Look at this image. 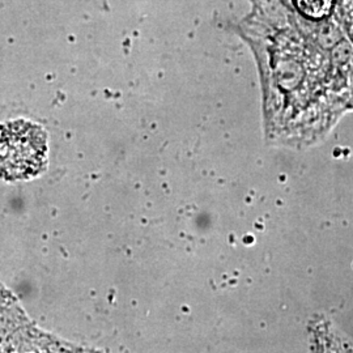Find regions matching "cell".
Listing matches in <instances>:
<instances>
[{
	"label": "cell",
	"mask_w": 353,
	"mask_h": 353,
	"mask_svg": "<svg viewBox=\"0 0 353 353\" xmlns=\"http://www.w3.org/2000/svg\"><path fill=\"white\" fill-rule=\"evenodd\" d=\"M48 159V135L33 122L0 125V179L26 181L39 174Z\"/></svg>",
	"instance_id": "6da1fadb"
},
{
	"label": "cell",
	"mask_w": 353,
	"mask_h": 353,
	"mask_svg": "<svg viewBox=\"0 0 353 353\" xmlns=\"http://www.w3.org/2000/svg\"><path fill=\"white\" fill-rule=\"evenodd\" d=\"M341 12L344 28L353 42V0H341Z\"/></svg>",
	"instance_id": "7a4b0ae2"
}]
</instances>
